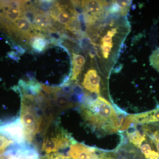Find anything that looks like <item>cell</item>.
<instances>
[{
    "mask_svg": "<svg viewBox=\"0 0 159 159\" xmlns=\"http://www.w3.org/2000/svg\"><path fill=\"white\" fill-rule=\"evenodd\" d=\"M106 4V2L102 1H82L81 7L85 13L87 22L89 24L93 23L95 20L103 12V7Z\"/></svg>",
    "mask_w": 159,
    "mask_h": 159,
    "instance_id": "cell-6",
    "label": "cell"
},
{
    "mask_svg": "<svg viewBox=\"0 0 159 159\" xmlns=\"http://www.w3.org/2000/svg\"><path fill=\"white\" fill-rule=\"evenodd\" d=\"M117 33V28H113L107 31V34L102 39L101 49L102 56L105 59L108 58L110 54L114 45L113 38Z\"/></svg>",
    "mask_w": 159,
    "mask_h": 159,
    "instance_id": "cell-11",
    "label": "cell"
},
{
    "mask_svg": "<svg viewBox=\"0 0 159 159\" xmlns=\"http://www.w3.org/2000/svg\"><path fill=\"white\" fill-rule=\"evenodd\" d=\"M48 14L42 11L34 9V24L33 26L34 29L36 30H46L50 29L53 22Z\"/></svg>",
    "mask_w": 159,
    "mask_h": 159,
    "instance_id": "cell-10",
    "label": "cell"
},
{
    "mask_svg": "<svg viewBox=\"0 0 159 159\" xmlns=\"http://www.w3.org/2000/svg\"><path fill=\"white\" fill-rule=\"evenodd\" d=\"M6 27L10 31H12L14 34L20 35L22 39H31L34 36L31 33V31L34 29L33 25L25 16H22Z\"/></svg>",
    "mask_w": 159,
    "mask_h": 159,
    "instance_id": "cell-8",
    "label": "cell"
},
{
    "mask_svg": "<svg viewBox=\"0 0 159 159\" xmlns=\"http://www.w3.org/2000/svg\"><path fill=\"white\" fill-rule=\"evenodd\" d=\"M80 112L86 122L103 133H113L120 126L116 112L111 104L101 97L86 101L80 107Z\"/></svg>",
    "mask_w": 159,
    "mask_h": 159,
    "instance_id": "cell-2",
    "label": "cell"
},
{
    "mask_svg": "<svg viewBox=\"0 0 159 159\" xmlns=\"http://www.w3.org/2000/svg\"><path fill=\"white\" fill-rule=\"evenodd\" d=\"M75 142L66 131L56 124L53 128L49 129L44 137L41 151L46 154H50L67 148Z\"/></svg>",
    "mask_w": 159,
    "mask_h": 159,
    "instance_id": "cell-3",
    "label": "cell"
},
{
    "mask_svg": "<svg viewBox=\"0 0 159 159\" xmlns=\"http://www.w3.org/2000/svg\"><path fill=\"white\" fill-rule=\"evenodd\" d=\"M0 132L9 137L18 145H25L22 125L20 119L0 125Z\"/></svg>",
    "mask_w": 159,
    "mask_h": 159,
    "instance_id": "cell-5",
    "label": "cell"
},
{
    "mask_svg": "<svg viewBox=\"0 0 159 159\" xmlns=\"http://www.w3.org/2000/svg\"><path fill=\"white\" fill-rule=\"evenodd\" d=\"M21 94L20 121L25 142L31 144L39 135L44 137L52 125L47 113L49 99L44 94Z\"/></svg>",
    "mask_w": 159,
    "mask_h": 159,
    "instance_id": "cell-1",
    "label": "cell"
},
{
    "mask_svg": "<svg viewBox=\"0 0 159 159\" xmlns=\"http://www.w3.org/2000/svg\"><path fill=\"white\" fill-rule=\"evenodd\" d=\"M100 78L96 70L90 69L84 75L82 85L87 90L99 95Z\"/></svg>",
    "mask_w": 159,
    "mask_h": 159,
    "instance_id": "cell-9",
    "label": "cell"
},
{
    "mask_svg": "<svg viewBox=\"0 0 159 159\" xmlns=\"http://www.w3.org/2000/svg\"><path fill=\"white\" fill-rule=\"evenodd\" d=\"M151 65L159 73V47L152 52L149 57Z\"/></svg>",
    "mask_w": 159,
    "mask_h": 159,
    "instance_id": "cell-15",
    "label": "cell"
},
{
    "mask_svg": "<svg viewBox=\"0 0 159 159\" xmlns=\"http://www.w3.org/2000/svg\"><path fill=\"white\" fill-rule=\"evenodd\" d=\"M127 134L130 143L139 148L141 147L142 143L146 139V134L144 132L142 133L134 127H131L127 131Z\"/></svg>",
    "mask_w": 159,
    "mask_h": 159,
    "instance_id": "cell-13",
    "label": "cell"
},
{
    "mask_svg": "<svg viewBox=\"0 0 159 159\" xmlns=\"http://www.w3.org/2000/svg\"><path fill=\"white\" fill-rule=\"evenodd\" d=\"M30 43L31 48L35 52L41 53L45 50L49 41L43 34H39L31 38Z\"/></svg>",
    "mask_w": 159,
    "mask_h": 159,
    "instance_id": "cell-14",
    "label": "cell"
},
{
    "mask_svg": "<svg viewBox=\"0 0 159 159\" xmlns=\"http://www.w3.org/2000/svg\"><path fill=\"white\" fill-rule=\"evenodd\" d=\"M115 2L120 9V13L123 15L126 14L130 5V1H116Z\"/></svg>",
    "mask_w": 159,
    "mask_h": 159,
    "instance_id": "cell-16",
    "label": "cell"
},
{
    "mask_svg": "<svg viewBox=\"0 0 159 159\" xmlns=\"http://www.w3.org/2000/svg\"><path fill=\"white\" fill-rule=\"evenodd\" d=\"M135 115H129L124 119V122L122 123L121 127H120V131L126 130L130 126L131 124L134 122Z\"/></svg>",
    "mask_w": 159,
    "mask_h": 159,
    "instance_id": "cell-18",
    "label": "cell"
},
{
    "mask_svg": "<svg viewBox=\"0 0 159 159\" xmlns=\"http://www.w3.org/2000/svg\"><path fill=\"white\" fill-rule=\"evenodd\" d=\"M15 144L1 155L0 159H39V154L34 148Z\"/></svg>",
    "mask_w": 159,
    "mask_h": 159,
    "instance_id": "cell-4",
    "label": "cell"
},
{
    "mask_svg": "<svg viewBox=\"0 0 159 159\" xmlns=\"http://www.w3.org/2000/svg\"><path fill=\"white\" fill-rule=\"evenodd\" d=\"M39 159H73L69 156L63 154L59 152L47 154Z\"/></svg>",
    "mask_w": 159,
    "mask_h": 159,
    "instance_id": "cell-17",
    "label": "cell"
},
{
    "mask_svg": "<svg viewBox=\"0 0 159 159\" xmlns=\"http://www.w3.org/2000/svg\"><path fill=\"white\" fill-rule=\"evenodd\" d=\"M96 151L95 148L76 142L70 146L68 155L73 159H100Z\"/></svg>",
    "mask_w": 159,
    "mask_h": 159,
    "instance_id": "cell-7",
    "label": "cell"
},
{
    "mask_svg": "<svg viewBox=\"0 0 159 159\" xmlns=\"http://www.w3.org/2000/svg\"><path fill=\"white\" fill-rule=\"evenodd\" d=\"M72 62L73 68L71 80H77L85 64V58L82 55L73 53Z\"/></svg>",
    "mask_w": 159,
    "mask_h": 159,
    "instance_id": "cell-12",
    "label": "cell"
}]
</instances>
